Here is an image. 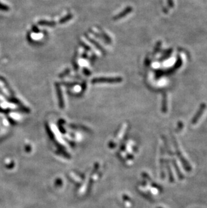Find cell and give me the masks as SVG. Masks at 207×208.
Masks as SVG:
<instances>
[{
	"label": "cell",
	"mask_w": 207,
	"mask_h": 208,
	"mask_svg": "<svg viewBox=\"0 0 207 208\" xmlns=\"http://www.w3.org/2000/svg\"><path fill=\"white\" fill-rule=\"evenodd\" d=\"M129 10H131V8H128V9H127L126 10L124 11L123 12H122L121 14L117 15V16H116V17L114 18V20H118V19H120V18H122V17H124L125 15H126L127 13H128V12H129Z\"/></svg>",
	"instance_id": "3"
},
{
	"label": "cell",
	"mask_w": 207,
	"mask_h": 208,
	"mask_svg": "<svg viewBox=\"0 0 207 208\" xmlns=\"http://www.w3.org/2000/svg\"><path fill=\"white\" fill-rule=\"evenodd\" d=\"M39 24L40 25H47V26H53L55 25V22H46V21H40L39 22Z\"/></svg>",
	"instance_id": "4"
},
{
	"label": "cell",
	"mask_w": 207,
	"mask_h": 208,
	"mask_svg": "<svg viewBox=\"0 0 207 208\" xmlns=\"http://www.w3.org/2000/svg\"><path fill=\"white\" fill-rule=\"evenodd\" d=\"M56 92H57V96H58V98H59V102H60L61 104H63V95H62V92H61V87L59 86V85L58 84H56Z\"/></svg>",
	"instance_id": "2"
},
{
	"label": "cell",
	"mask_w": 207,
	"mask_h": 208,
	"mask_svg": "<svg viewBox=\"0 0 207 208\" xmlns=\"http://www.w3.org/2000/svg\"><path fill=\"white\" fill-rule=\"evenodd\" d=\"M72 18V15H68V16L67 17H66V18H63V19L61 20V22H60L61 23V24H63V23H64V22H67V20H70V19H71V18Z\"/></svg>",
	"instance_id": "5"
},
{
	"label": "cell",
	"mask_w": 207,
	"mask_h": 208,
	"mask_svg": "<svg viewBox=\"0 0 207 208\" xmlns=\"http://www.w3.org/2000/svg\"><path fill=\"white\" fill-rule=\"evenodd\" d=\"M121 80L122 79L120 77H108H108H97V78H94L92 80V83H117L121 82Z\"/></svg>",
	"instance_id": "1"
}]
</instances>
